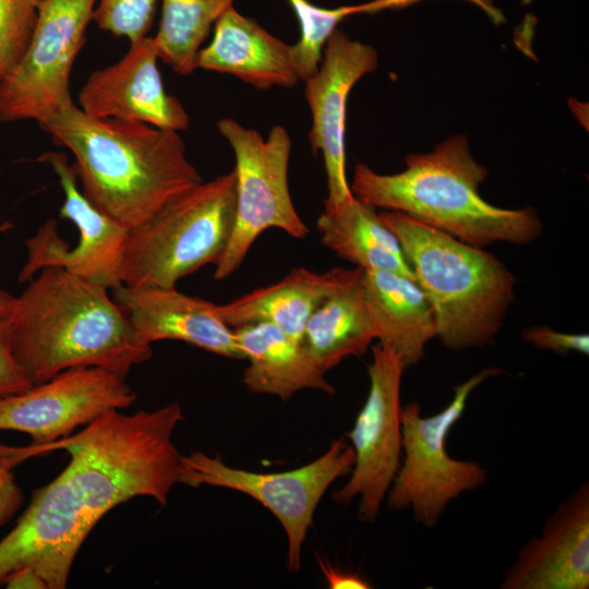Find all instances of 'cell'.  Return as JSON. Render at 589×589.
Here are the masks:
<instances>
[{
	"instance_id": "obj_7",
	"label": "cell",
	"mask_w": 589,
	"mask_h": 589,
	"mask_svg": "<svg viewBox=\"0 0 589 589\" xmlns=\"http://www.w3.org/2000/svg\"><path fill=\"white\" fill-rule=\"evenodd\" d=\"M501 373L497 368L482 369L455 386L449 404L433 416L423 417L417 401L401 406L402 461L385 498L389 509H411L417 522L432 528L450 501L486 481L488 469L477 461L449 456L446 441L472 390Z\"/></svg>"
},
{
	"instance_id": "obj_2",
	"label": "cell",
	"mask_w": 589,
	"mask_h": 589,
	"mask_svg": "<svg viewBox=\"0 0 589 589\" xmlns=\"http://www.w3.org/2000/svg\"><path fill=\"white\" fill-rule=\"evenodd\" d=\"M55 145L67 148L84 195L103 213L132 228L180 192L203 181L179 132L85 113L63 100L37 121Z\"/></svg>"
},
{
	"instance_id": "obj_18",
	"label": "cell",
	"mask_w": 589,
	"mask_h": 589,
	"mask_svg": "<svg viewBox=\"0 0 589 589\" xmlns=\"http://www.w3.org/2000/svg\"><path fill=\"white\" fill-rule=\"evenodd\" d=\"M363 269L334 267L317 273L292 268L279 281L261 287L235 300L216 304L219 318L231 328L271 323L301 340L313 312L330 296L360 277Z\"/></svg>"
},
{
	"instance_id": "obj_26",
	"label": "cell",
	"mask_w": 589,
	"mask_h": 589,
	"mask_svg": "<svg viewBox=\"0 0 589 589\" xmlns=\"http://www.w3.org/2000/svg\"><path fill=\"white\" fill-rule=\"evenodd\" d=\"M41 0H0V82L26 50Z\"/></svg>"
},
{
	"instance_id": "obj_29",
	"label": "cell",
	"mask_w": 589,
	"mask_h": 589,
	"mask_svg": "<svg viewBox=\"0 0 589 589\" xmlns=\"http://www.w3.org/2000/svg\"><path fill=\"white\" fill-rule=\"evenodd\" d=\"M524 341L543 350H551L558 354L569 352L589 353V336L587 334H570L553 330L545 326H531L522 329Z\"/></svg>"
},
{
	"instance_id": "obj_17",
	"label": "cell",
	"mask_w": 589,
	"mask_h": 589,
	"mask_svg": "<svg viewBox=\"0 0 589 589\" xmlns=\"http://www.w3.org/2000/svg\"><path fill=\"white\" fill-rule=\"evenodd\" d=\"M111 294L144 345L181 340L221 357L242 358L235 329L219 318L211 301L161 286L121 285Z\"/></svg>"
},
{
	"instance_id": "obj_30",
	"label": "cell",
	"mask_w": 589,
	"mask_h": 589,
	"mask_svg": "<svg viewBox=\"0 0 589 589\" xmlns=\"http://www.w3.org/2000/svg\"><path fill=\"white\" fill-rule=\"evenodd\" d=\"M32 386L13 354L8 318L0 317V397L25 392Z\"/></svg>"
},
{
	"instance_id": "obj_12",
	"label": "cell",
	"mask_w": 589,
	"mask_h": 589,
	"mask_svg": "<svg viewBox=\"0 0 589 589\" xmlns=\"http://www.w3.org/2000/svg\"><path fill=\"white\" fill-rule=\"evenodd\" d=\"M38 160L48 164L58 176L64 194L60 217L75 225L79 238L74 247H70L59 235L56 221H46L25 242L27 256L17 280L26 283L45 267H59L109 290L121 286L129 228L103 213L84 195L65 154L47 152Z\"/></svg>"
},
{
	"instance_id": "obj_14",
	"label": "cell",
	"mask_w": 589,
	"mask_h": 589,
	"mask_svg": "<svg viewBox=\"0 0 589 589\" xmlns=\"http://www.w3.org/2000/svg\"><path fill=\"white\" fill-rule=\"evenodd\" d=\"M323 50L316 73L304 81V95L312 115L310 145L324 159L327 182L324 211H332L353 196L346 177L347 99L353 85L376 69L377 52L338 28Z\"/></svg>"
},
{
	"instance_id": "obj_8",
	"label": "cell",
	"mask_w": 589,
	"mask_h": 589,
	"mask_svg": "<svg viewBox=\"0 0 589 589\" xmlns=\"http://www.w3.org/2000/svg\"><path fill=\"white\" fill-rule=\"evenodd\" d=\"M236 158V215L230 240L215 264L221 280L243 263L250 248L266 229L278 228L292 238H305L309 229L292 203L288 185L291 139L281 125L265 140L257 131L233 119L217 123Z\"/></svg>"
},
{
	"instance_id": "obj_22",
	"label": "cell",
	"mask_w": 589,
	"mask_h": 589,
	"mask_svg": "<svg viewBox=\"0 0 589 589\" xmlns=\"http://www.w3.org/2000/svg\"><path fill=\"white\" fill-rule=\"evenodd\" d=\"M317 230L324 247L356 266L414 279L396 236L374 207L357 197L352 196L332 211H323L317 219Z\"/></svg>"
},
{
	"instance_id": "obj_27",
	"label": "cell",
	"mask_w": 589,
	"mask_h": 589,
	"mask_svg": "<svg viewBox=\"0 0 589 589\" xmlns=\"http://www.w3.org/2000/svg\"><path fill=\"white\" fill-rule=\"evenodd\" d=\"M158 0H99L92 20L98 28L115 36L127 37L130 43L146 37Z\"/></svg>"
},
{
	"instance_id": "obj_13",
	"label": "cell",
	"mask_w": 589,
	"mask_h": 589,
	"mask_svg": "<svg viewBox=\"0 0 589 589\" xmlns=\"http://www.w3.org/2000/svg\"><path fill=\"white\" fill-rule=\"evenodd\" d=\"M135 398L124 380L107 370L71 368L25 392L0 397V430L48 444L110 410L129 407Z\"/></svg>"
},
{
	"instance_id": "obj_3",
	"label": "cell",
	"mask_w": 589,
	"mask_h": 589,
	"mask_svg": "<svg viewBox=\"0 0 589 589\" xmlns=\"http://www.w3.org/2000/svg\"><path fill=\"white\" fill-rule=\"evenodd\" d=\"M37 274L8 316L13 354L33 386L77 366L125 380L152 357L108 288L59 267Z\"/></svg>"
},
{
	"instance_id": "obj_23",
	"label": "cell",
	"mask_w": 589,
	"mask_h": 589,
	"mask_svg": "<svg viewBox=\"0 0 589 589\" xmlns=\"http://www.w3.org/2000/svg\"><path fill=\"white\" fill-rule=\"evenodd\" d=\"M361 275L327 298L305 324L302 345L324 372L348 357L363 354L376 338Z\"/></svg>"
},
{
	"instance_id": "obj_16",
	"label": "cell",
	"mask_w": 589,
	"mask_h": 589,
	"mask_svg": "<svg viewBox=\"0 0 589 589\" xmlns=\"http://www.w3.org/2000/svg\"><path fill=\"white\" fill-rule=\"evenodd\" d=\"M501 588H589L588 481L555 507L539 536L519 549Z\"/></svg>"
},
{
	"instance_id": "obj_31",
	"label": "cell",
	"mask_w": 589,
	"mask_h": 589,
	"mask_svg": "<svg viewBox=\"0 0 589 589\" xmlns=\"http://www.w3.org/2000/svg\"><path fill=\"white\" fill-rule=\"evenodd\" d=\"M318 566L332 589H369L371 582L358 573L344 570L333 566L329 562L317 558Z\"/></svg>"
},
{
	"instance_id": "obj_34",
	"label": "cell",
	"mask_w": 589,
	"mask_h": 589,
	"mask_svg": "<svg viewBox=\"0 0 589 589\" xmlns=\"http://www.w3.org/2000/svg\"><path fill=\"white\" fill-rule=\"evenodd\" d=\"M26 446H8L0 443V455H12L23 452Z\"/></svg>"
},
{
	"instance_id": "obj_24",
	"label": "cell",
	"mask_w": 589,
	"mask_h": 589,
	"mask_svg": "<svg viewBox=\"0 0 589 589\" xmlns=\"http://www.w3.org/2000/svg\"><path fill=\"white\" fill-rule=\"evenodd\" d=\"M235 0H161L158 31L153 37L165 63L177 74L196 70V57L209 31Z\"/></svg>"
},
{
	"instance_id": "obj_9",
	"label": "cell",
	"mask_w": 589,
	"mask_h": 589,
	"mask_svg": "<svg viewBox=\"0 0 589 589\" xmlns=\"http://www.w3.org/2000/svg\"><path fill=\"white\" fill-rule=\"evenodd\" d=\"M354 462L351 445L334 440L315 460L283 472H253L226 465L202 452L181 455L179 483L219 486L244 493L278 519L288 541L287 567L298 572L301 550L315 509L329 485L350 473Z\"/></svg>"
},
{
	"instance_id": "obj_1",
	"label": "cell",
	"mask_w": 589,
	"mask_h": 589,
	"mask_svg": "<svg viewBox=\"0 0 589 589\" xmlns=\"http://www.w3.org/2000/svg\"><path fill=\"white\" fill-rule=\"evenodd\" d=\"M182 420L178 402L133 414L110 410L73 436L37 444L41 454L67 450L70 461L34 493L0 541V585L28 565L48 589H63L81 545L106 513L135 496L165 505L179 483L181 455L172 434Z\"/></svg>"
},
{
	"instance_id": "obj_11",
	"label": "cell",
	"mask_w": 589,
	"mask_h": 589,
	"mask_svg": "<svg viewBox=\"0 0 589 589\" xmlns=\"http://www.w3.org/2000/svg\"><path fill=\"white\" fill-rule=\"evenodd\" d=\"M97 0H41L29 44L0 82V121H38L71 97L74 61Z\"/></svg>"
},
{
	"instance_id": "obj_32",
	"label": "cell",
	"mask_w": 589,
	"mask_h": 589,
	"mask_svg": "<svg viewBox=\"0 0 589 589\" xmlns=\"http://www.w3.org/2000/svg\"><path fill=\"white\" fill-rule=\"evenodd\" d=\"M3 584L9 589L17 588H37V589H47V582L39 575V573L28 566L24 565L14 570H12L3 580Z\"/></svg>"
},
{
	"instance_id": "obj_19",
	"label": "cell",
	"mask_w": 589,
	"mask_h": 589,
	"mask_svg": "<svg viewBox=\"0 0 589 589\" xmlns=\"http://www.w3.org/2000/svg\"><path fill=\"white\" fill-rule=\"evenodd\" d=\"M196 69L230 74L261 89L290 87L300 81L291 45L242 15L235 7L214 25L211 43L197 53Z\"/></svg>"
},
{
	"instance_id": "obj_5",
	"label": "cell",
	"mask_w": 589,
	"mask_h": 589,
	"mask_svg": "<svg viewBox=\"0 0 589 589\" xmlns=\"http://www.w3.org/2000/svg\"><path fill=\"white\" fill-rule=\"evenodd\" d=\"M381 220L396 236L434 315L436 337L450 350L492 345L515 299L516 279L493 254L404 213Z\"/></svg>"
},
{
	"instance_id": "obj_25",
	"label": "cell",
	"mask_w": 589,
	"mask_h": 589,
	"mask_svg": "<svg viewBox=\"0 0 589 589\" xmlns=\"http://www.w3.org/2000/svg\"><path fill=\"white\" fill-rule=\"evenodd\" d=\"M294 12L299 26V40L291 45L292 61L300 81L316 73L324 46L338 24L348 16L375 13L393 8V0H372L361 4L324 8L310 0H286Z\"/></svg>"
},
{
	"instance_id": "obj_28",
	"label": "cell",
	"mask_w": 589,
	"mask_h": 589,
	"mask_svg": "<svg viewBox=\"0 0 589 589\" xmlns=\"http://www.w3.org/2000/svg\"><path fill=\"white\" fill-rule=\"evenodd\" d=\"M37 455H40L38 446L33 443L17 454L0 455V526L20 509L24 500L22 490L15 481L13 468Z\"/></svg>"
},
{
	"instance_id": "obj_6",
	"label": "cell",
	"mask_w": 589,
	"mask_h": 589,
	"mask_svg": "<svg viewBox=\"0 0 589 589\" xmlns=\"http://www.w3.org/2000/svg\"><path fill=\"white\" fill-rule=\"evenodd\" d=\"M235 170L180 192L128 231L121 269L129 287H176L216 264L233 229Z\"/></svg>"
},
{
	"instance_id": "obj_20",
	"label": "cell",
	"mask_w": 589,
	"mask_h": 589,
	"mask_svg": "<svg viewBox=\"0 0 589 589\" xmlns=\"http://www.w3.org/2000/svg\"><path fill=\"white\" fill-rule=\"evenodd\" d=\"M361 285L378 342L390 348L405 369L416 365L436 337L432 308L417 281L388 271L363 269Z\"/></svg>"
},
{
	"instance_id": "obj_33",
	"label": "cell",
	"mask_w": 589,
	"mask_h": 589,
	"mask_svg": "<svg viewBox=\"0 0 589 589\" xmlns=\"http://www.w3.org/2000/svg\"><path fill=\"white\" fill-rule=\"evenodd\" d=\"M12 228V224L9 221L0 224V233H4ZM15 297L9 292L0 289V317L8 318L10 315Z\"/></svg>"
},
{
	"instance_id": "obj_15",
	"label": "cell",
	"mask_w": 589,
	"mask_h": 589,
	"mask_svg": "<svg viewBox=\"0 0 589 589\" xmlns=\"http://www.w3.org/2000/svg\"><path fill=\"white\" fill-rule=\"evenodd\" d=\"M153 37L131 43L116 63L88 76L79 94V107L95 118L119 119L184 131L190 117L165 89Z\"/></svg>"
},
{
	"instance_id": "obj_21",
	"label": "cell",
	"mask_w": 589,
	"mask_h": 589,
	"mask_svg": "<svg viewBox=\"0 0 589 589\" xmlns=\"http://www.w3.org/2000/svg\"><path fill=\"white\" fill-rule=\"evenodd\" d=\"M233 329L241 357L248 360L242 382L251 393L278 396L284 401L308 388L335 393L301 340L271 323Z\"/></svg>"
},
{
	"instance_id": "obj_4",
	"label": "cell",
	"mask_w": 589,
	"mask_h": 589,
	"mask_svg": "<svg viewBox=\"0 0 589 589\" xmlns=\"http://www.w3.org/2000/svg\"><path fill=\"white\" fill-rule=\"evenodd\" d=\"M489 171L470 154L467 139L452 136L428 154H411L406 169L382 175L357 164L350 190L372 206L404 213L468 244H528L542 232L531 208L494 206L480 195Z\"/></svg>"
},
{
	"instance_id": "obj_10",
	"label": "cell",
	"mask_w": 589,
	"mask_h": 589,
	"mask_svg": "<svg viewBox=\"0 0 589 589\" xmlns=\"http://www.w3.org/2000/svg\"><path fill=\"white\" fill-rule=\"evenodd\" d=\"M405 366L388 347L372 348L370 388L352 429L354 462L347 483L333 493L342 506L359 498L358 519L373 524L401 461L400 386Z\"/></svg>"
}]
</instances>
